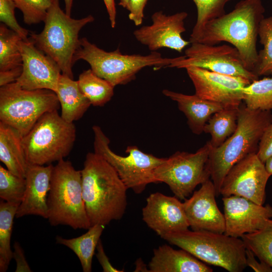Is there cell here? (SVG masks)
I'll return each instance as SVG.
<instances>
[{
	"instance_id": "obj_34",
	"label": "cell",
	"mask_w": 272,
	"mask_h": 272,
	"mask_svg": "<svg viewBox=\"0 0 272 272\" xmlns=\"http://www.w3.org/2000/svg\"><path fill=\"white\" fill-rule=\"evenodd\" d=\"M26 186L25 178L19 177L0 166V197L3 200L20 204Z\"/></svg>"
},
{
	"instance_id": "obj_40",
	"label": "cell",
	"mask_w": 272,
	"mask_h": 272,
	"mask_svg": "<svg viewBox=\"0 0 272 272\" xmlns=\"http://www.w3.org/2000/svg\"><path fill=\"white\" fill-rule=\"evenodd\" d=\"M97 252L96 254L97 258L100 263L103 271L104 272H122L123 270H120L115 268L110 262L109 259L106 254L103 246L100 239L97 246Z\"/></svg>"
},
{
	"instance_id": "obj_37",
	"label": "cell",
	"mask_w": 272,
	"mask_h": 272,
	"mask_svg": "<svg viewBox=\"0 0 272 272\" xmlns=\"http://www.w3.org/2000/svg\"><path fill=\"white\" fill-rule=\"evenodd\" d=\"M256 154L263 163L272 157V123L268 125L263 132Z\"/></svg>"
},
{
	"instance_id": "obj_20",
	"label": "cell",
	"mask_w": 272,
	"mask_h": 272,
	"mask_svg": "<svg viewBox=\"0 0 272 272\" xmlns=\"http://www.w3.org/2000/svg\"><path fill=\"white\" fill-rule=\"evenodd\" d=\"M54 166L29 164L25 177L26 189L16 218L28 215L48 219L47 197Z\"/></svg>"
},
{
	"instance_id": "obj_10",
	"label": "cell",
	"mask_w": 272,
	"mask_h": 272,
	"mask_svg": "<svg viewBox=\"0 0 272 272\" xmlns=\"http://www.w3.org/2000/svg\"><path fill=\"white\" fill-rule=\"evenodd\" d=\"M92 129L94 152L112 166L127 189L141 194L149 184L157 183L154 171L165 158L146 153L135 146L127 147L125 152L127 155H117L110 148V140L101 128L94 125Z\"/></svg>"
},
{
	"instance_id": "obj_39",
	"label": "cell",
	"mask_w": 272,
	"mask_h": 272,
	"mask_svg": "<svg viewBox=\"0 0 272 272\" xmlns=\"http://www.w3.org/2000/svg\"><path fill=\"white\" fill-rule=\"evenodd\" d=\"M13 258L16 261L17 266L16 272L32 271L24 255V250L20 244L16 242L14 245Z\"/></svg>"
},
{
	"instance_id": "obj_13",
	"label": "cell",
	"mask_w": 272,
	"mask_h": 272,
	"mask_svg": "<svg viewBox=\"0 0 272 272\" xmlns=\"http://www.w3.org/2000/svg\"><path fill=\"white\" fill-rule=\"evenodd\" d=\"M270 176L256 153H251L228 171L223 181L220 194L223 197L240 196L263 205L266 185Z\"/></svg>"
},
{
	"instance_id": "obj_29",
	"label": "cell",
	"mask_w": 272,
	"mask_h": 272,
	"mask_svg": "<svg viewBox=\"0 0 272 272\" xmlns=\"http://www.w3.org/2000/svg\"><path fill=\"white\" fill-rule=\"evenodd\" d=\"M22 38L3 23L0 25V71L22 66L19 44Z\"/></svg>"
},
{
	"instance_id": "obj_16",
	"label": "cell",
	"mask_w": 272,
	"mask_h": 272,
	"mask_svg": "<svg viewBox=\"0 0 272 272\" xmlns=\"http://www.w3.org/2000/svg\"><path fill=\"white\" fill-rule=\"evenodd\" d=\"M187 16L185 12L171 15L156 12L152 16V24L136 29L133 35L151 51L166 47L181 52L190 43L182 37L186 31L184 20Z\"/></svg>"
},
{
	"instance_id": "obj_42",
	"label": "cell",
	"mask_w": 272,
	"mask_h": 272,
	"mask_svg": "<svg viewBox=\"0 0 272 272\" xmlns=\"http://www.w3.org/2000/svg\"><path fill=\"white\" fill-rule=\"evenodd\" d=\"M22 66L0 71V87L15 82L22 73Z\"/></svg>"
},
{
	"instance_id": "obj_6",
	"label": "cell",
	"mask_w": 272,
	"mask_h": 272,
	"mask_svg": "<svg viewBox=\"0 0 272 272\" xmlns=\"http://www.w3.org/2000/svg\"><path fill=\"white\" fill-rule=\"evenodd\" d=\"M94 20L91 15L80 19L72 18L61 9L59 0H54L44 21L43 30L39 34L31 33L30 39L57 63L62 74L73 79L72 67L80 45L79 32Z\"/></svg>"
},
{
	"instance_id": "obj_1",
	"label": "cell",
	"mask_w": 272,
	"mask_h": 272,
	"mask_svg": "<svg viewBox=\"0 0 272 272\" xmlns=\"http://www.w3.org/2000/svg\"><path fill=\"white\" fill-rule=\"evenodd\" d=\"M81 173L83 197L91 226L121 219L127 205L128 189L112 166L100 155L89 152Z\"/></svg>"
},
{
	"instance_id": "obj_19",
	"label": "cell",
	"mask_w": 272,
	"mask_h": 272,
	"mask_svg": "<svg viewBox=\"0 0 272 272\" xmlns=\"http://www.w3.org/2000/svg\"><path fill=\"white\" fill-rule=\"evenodd\" d=\"M214 185L209 179L183 202L189 227L192 230L224 233L225 218L218 207Z\"/></svg>"
},
{
	"instance_id": "obj_36",
	"label": "cell",
	"mask_w": 272,
	"mask_h": 272,
	"mask_svg": "<svg viewBox=\"0 0 272 272\" xmlns=\"http://www.w3.org/2000/svg\"><path fill=\"white\" fill-rule=\"evenodd\" d=\"M16 5L13 0H0V21L18 33L24 40L28 39V31L18 23L15 15Z\"/></svg>"
},
{
	"instance_id": "obj_30",
	"label": "cell",
	"mask_w": 272,
	"mask_h": 272,
	"mask_svg": "<svg viewBox=\"0 0 272 272\" xmlns=\"http://www.w3.org/2000/svg\"><path fill=\"white\" fill-rule=\"evenodd\" d=\"M241 238L259 260L272 267V220H268L257 231L244 234Z\"/></svg>"
},
{
	"instance_id": "obj_32",
	"label": "cell",
	"mask_w": 272,
	"mask_h": 272,
	"mask_svg": "<svg viewBox=\"0 0 272 272\" xmlns=\"http://www.w3.org/2000/svg\"><path fill=\"white\" fill-rule=\"evenodd\" d=\"M197 9V19L190 35V43L199 39L206 25L225 13V7L231 0H192Z\"/></svg>"
},
{
	"instance_id": "obj_28",
	"label": "cell",
	"mask_w": 272,
	"mask_h": 272,
	"mask_svg": "<svg viewBox=\"0 0 272 272\" xmlns=\"http://www.w3.org/2000/svg\"><path fill=\"white\" fill-rule=\"evenodd\" d=\"M20 203L0 202V271L6 272L13 257L11 239L14 217Z\"/></svg>"
},
{
	"instance_id": "obj_26",
	"label": "cell",
	"mask_w": 272,
	"mask_h": 272,
	"mask_svg": "<svg viewBox=\"0 0 272 272\" xmlns=\"http://www.w3.org/2000/svg\"><path fill=\"white\" fill-rule=\"evenodd\" d=\"M238 108H223L213 114L208 120L203 132L211 135L209 142L213 148L219 147L235 131Z\"/></svg>"
},
{
	"instance_id": "obj_17",
	"label": "cell",
	"mask_w": 272,
	"mask_h": 272,
	"mask_svg": "<svg viewBox=\"0 0 272 272\" xmlns=\"http://www.w3.org/2000/svg\"><path fill=\"white\" fill-rule=\"evenodd\" d=\"M224 234L241 238L255 232L272 218V207L257 204L245 197L232 195L223 197Z\"/></svg>"
},
{
	"instance_id": "obj_9",
	"label": "cell",
	"mask_w": 272,
	"mask_h": 272,
	"mask_svg": "<svg viewBox=\"0 0 272 272\" xmlns=\"http://www.w3.org/2000/svg\"><path fill=\"white\" fill-rule=\"evenodd\" d=\"M60 107L55 92L50 90H26L16 82L0 87V121L22 137L44 114Z\"/></svg>"
},
{
	"instance_id": "obj_5",
	"label": "cell",
	"mask_w": 272,
	"mask_h": 272,
	"mask_svg": "<svg viewBox=\"0 0 272 272\" xmlns=\"http://www.w3.org/2000/svg\"><path fill=\"white\" fill-rule=\"evenodd\" d=\"M160 237L200 260L229 272H242L247 266L246 247L241 238L224 233L188 229Z\"/></svg>"
},
{
	"instance_id": "obj_31",
	"label": "cell",
	"mask_w": 272,
	"mask_h": 272,
	"mask_svg": "<svg viewBox=\"0 0 272 272\" xmlns=\"http://www.w3.org/2000/svg\"><path fill=\"white\" fill-rule=\"evenodd\" d=\"M245 106L252 110H272V77L256 80L243 89Z\"/></svg>"
},
{
	"instance_id": "obj_24",
	"label": "cell",
	"mask_w": 272,
	"mask_h": 272,
	"mask_svg": "<svg viewBox=\"0 0 272 272\" xmlns=\"http://www.w3.org/2000/svg\"><path fill=\"white\" fill-rule=\"evenodd\" d=\"M61 107V116L68 122L80 119L91 105L80 90L78 81L61 74L55 92Z\"/></svg>"
},
{
	"instance_id": "obj_4",
	"label": "cell",
	"mask_w": 272,
	"mask_h": 272,
	"mask_svg": "<svg viewBox=\"0 0 272 272\" xmlns=\"http://www.w3.org/2000/svg\"><path fill=\"white\" fill-rule=\"evenodd\" d=\"M48 220L53 226L65 225L76 230L91 224L83 197L81 170L61 159L54 166L47 197Z\"/></svg>"
},
{
	"instance_id": "obj_8",
	"label": "cell",
	"mask_w": 272,
	"mask_h": 272,
	"mask_svg": "<svg viewBox=\"0 0 272 272\" xmlns=\"http://www.w3.org/2000/svg\"><path fill=\"white\" fill-rule=\"evenodd\" d=\"M76 138V128L57 110L44 114L22 137L29 164L44 165L63 159L70 153Z\"/></svg>"
},
{
	"instance_id": "obj_23",
	"label": "cell",
	"mask_w": 272,
	"mask_h": 272,
	"mask_svg": "<svg viewBox=\"0 0 272 272\" xmlns=\"http://www.w3.org/2000/svg\"><path fill=\"white\" fill-rule=\"evenodd\" d=\"M0 160L10 172L26 177L29 165L22 143V137L14 128L0 121Z\"/></svg>"
},
{
	"instance_id": "obj_15",
	"label": "cell",
	"mask_w": 272,
	"mask_h": 272,
	"mask_svg": "<svg viewBox=\"0 0 272 272\" xmlns=\"http://www.w3.org/2000/svg\"><path fill=\"white\" fill-rule=\"evenodd\" d=\"M19 47L23 70L16 82L24 89H47L56 92L61 75L57 63L31 39H22Z\"/></svg>"
},
{
	"instance_id": "obj_35",
	"label": "cell",
	"mask_w": 272,
	"mask_h": 272,
	"mask_svg": "<svg viewBox=\"0 0 272 272\" xmlns=\"http://www.w3.org/2000/svg\"><path fill=\"white\" fill-rule=\"evenodd\" d=\"M22 13L24 22L28 25L44 21L54 0H13Z\"/></svg>"
},
{
	"instance_id": "obj_22",
	"label": "cell",
	"mask_w": 272,
	"mask_h": 272,
	"mask_svg": "<svg viewBox=\"0 0 272 272\" xmlns=\"http://www.w3.org/2000/svg\"><path fill=\"white\" fill-rule=\"evenodd\" d=\"M163 94L177 102L179 109L185 115L187 124L195 134L203 132L210 117L224 107L221 104L201 98L196 94L187 95L164 89Z\"/></svg>"
},
{
	"instance_id": "obj_46",
	"label": "cell",
	"mask_w": 272,
	"mask_h": 272,
	"mask_svg": "<svg viewBox=\"0 0 272 272\" xmlns=\"http://www.w3.org/2000/svg\"><path fill=\"white\" fill-rule=\"evenodd\" d=\"M265 168L268 172V173L271 175H272V157L269 158L265 162Z\"/></svg>"
},
{
	"instance_id": "obj_33",
	"label": "cell",
	"mask_w": 272,
	"mask_h": 272,
	"mask_svg": "<svg viewBox=\"0 0 272 272\" xmlns=\"http://www.w3.org/2000/svg\"><path fill=\"white\" fill-rule=\"evenodd\" d=\"M258 36L263 48L258 52L257 62L252 72L258 77L272 75V17L262 20Z\"/></svg>"
},
{
	"instance_id": "obj_7",
	"label": "cell",
	"mask_w": 272,
	"mask_h": 272,
	"mask_svg": "<svg viewBox=\"0 0 272 272\" xmlns=\"http://www.w3.org/2000/svg\"><path fill=\"white\" fill-rule=\"evenodd\" d=\"M178 57H163L161 53L156 51H152L146 55L124 54L119 49L107 52L90 42L86 38H82L80 39L74 61H86L95 74L115 87L131 82L144 67L154 66L159 69L169 67Z\"/></svg>"
},
{
	"instance_id": "obj_44",
	"label": "cell",
	"mask_w": 272,
	"mask_h": 272,
	"mask_svg": "<svg viewBox=\"0 0 272 272\" xmlns=\"http://www.w3.org/2000/svg\"><path fill=\"white\" fill-rule=\"evenodd\" d=\"M135 271H149V270L146 268V266L141 258L139 259L136 261V268Z\"/></svg>"
},
{
	"instance_id": "obj_27",
	"label": "cell",
	"mask_w": 272,
	"mask_h": 272,
	"mask_svg": "<svg viewBox=\"0 0 272 272\" xmlns=\"http://www.w3.org/2000/svg\"><path fill=\"white\" fill-rule=\"evenodd\" d=\"M78 82L82 92L94 106H104L113 96L115 87L91 69L83 71Z\"/></svg>"
},
{
	"instance_id": "obj_12",
	"label": "cell",
	"mask_w": 272,
	"mask_h": 272,
	"mask_svg": "<svg viewBox=\"0 0 272 272\" xmlns=\"http://www.w3.org/2000/svg\"><path fill=\"white\" fill-rule=\"evenodd\" d=\"M191 43V46L185 49V55L178 56L169 67L186 69L195 66L220 74L243 77L251 82L258 79V77L245 67L238 51L234 46Z\"/></svg>"
},
{
	"instance_id": "obj_3",
	"label": "cell",
	"mask_w": 272,
	"mask_h": 272,
	"mask_svg": "<svg viewBox=\"0 0 272 272\" xmlns=\"http://www.w3.org/2000/svg\"><path fill=\"white\" fill-rule=\"evenodd\" d=\"M271 123L270 111L240 105L235 131L219 147L212 148L209 154L208 166L217 196L230 169L248 155L256 153L263 133Z\"/></svg>"
},
{
	"instance_id": "obj_25",
	"label": "cell",
	"mask_w": 272,
	"mask_h": 272,
	"mask_svg": "<svg viewBox=\"0 0 272 272\" xmlns=\"http://www.w3.org/2000/svg\"><path fill=\"white\" fill-rule=\"evenodd\" d=\"M104 227V225L96 224L91 226L86 233L76 238L66 239L57 236L56 242L67 247L76 254L84 272H91L93 257Z\"/></svg>"
},
{
	"instance_id": "obj_45",
	"label": "cell",
	"mask_w": 272,
	"mask_h": 272,
	"mask_svg": "<svg viewBox=\"0 0 272 272\" xmlns=\"http://www.w3.org/2000/svg\"><path fill=\"white\" fill-rule=\"evenodd\" d=\"M65 3V13L71 16L73 0H64Z\"/></svg>"
},
{
	"instance_id": "obj_18",
	"label": "cell",
	"mask_w": 272,
	"mask_h": 272,
	"mask_svg": "<svg viewBox=\"0 0 272 272\" xmlns=\"http://www.w3.org/2000/svg\"><path fill=\"white\" fill-rule=\"evenodd\" d=\"M143 220L160 236L184 231L189 227L183 202L160 192L151 194L142 209Z\"/></svg>"
},
{
	"instance_id": "obj_2",
	"label": "cell",
	"mask_w": 272,
	"mask_h": 272,
	"mask_svg": "<svg viewBox=\"0 0 272 272\" xmlns=\"http://www.w3.org/2000/svg\"><path fill=\"white\" fill-rule=\"evenodd\" d=\"M264 12L261 0L240 1L230 13L209 22L196 42L231 44L238 51L245 67L252 72L257 60V38Z\"/></svg>"
},
{
	"instance_id": "obj_21",
	"label": "cell",
	"mask_w": 272,
	"mask_h": 272,
	"mask_svg": "<svg viewBox=\"0 0 272 272\" xmlns=\"http://www.w3.org/2000/svg\"><path fill=\"white\" fill-rule=\"evenodd\" d=\"M150 272H212L213 269L184 249L164 244L154 249Z\"/></svg>"
},
{
	"instance_id": "obj_11",
	"label": "cell",
	"mask_w": 272,
	"mask_h": 272,
	"mask_svg": "<svg viewBox=\"0 0 272 272\" xmlns=\"http://www.w3.org/2000/svg\"><path fill=\"white\" fill-rule=\"evenodd\" d=\"M212 146L208 142L195 153L176 152L154 171L157 183H166L180 199H185L195 187L211 178L208 159Z\"/></svg>"
},
{
	"instance_id": "obj_43",
	"label": "cell",
	"mask_w": 272,
	"mask_h": 272,
	"mask_svg": "<svg viewBox=\"0 0 272 272\" xmlns=\"http://www.w3.org/2000/svg\"><path fill=\"white\" fill-rule=\"evenodd\" d=\"M108 13L112 28L115 27L116 23V10L114 0H103Z\"/></svg>"
},
{
	"instance_id": "obj_41",
	"label": "cell",
	"mask_w": 272,
	"mask_h": 272,
	"mask_svg": "<svg viewBox=\"0 0 272 272\" xmlns=\"http://www.w3.org/2000/svg\"><path fill=\"white\" fill-rule=\"evenodd\" d=\"M247 266L250 267L255 272H271L272 267L260 261L258 262L254 253L248 248L246 249Z\"/></svg>"
},
{
	"instance_id": "obj_14",
	"label": "cell",
	"mask_w": 272,
	"mask_h": 272,
	"mask_svg": "<svg viewBox=\"0 0 272 272\" xmlns=\"http://www.w3.org/2000/svg\"><path fill=\"white\" fill-rule=\"evenodd\" d=\"M195 89L202 99L222 105L224 108H238L243 100V89L251 82L232 76L190 66L185 69Z\"/></svg>"
},
{
	"instance_id": "obj_47",
	"label": "cell",
	"mask_w": 272,
	"mask_h": 272,
	"mask_svg": "<svg viewBox=\"0 0 272 272\" xmlns=\"http://www.w3.org/2000/svg\"><path fill=\"white\" fill-rule=\"evenodd\" d=\"M119 5L128 10V0H120Z\"/></svg>"
},
{
	"instance_id": "obj_38",
	"label": "cell",
	"mask_w": 272,
	"mask_h": 272,
	"mask_svg": "<svg viewBox=\"0 0 272 272\" xmlns=\"http://www.w3.org/2000/svg\"><path fill=\"white\" fill-rule=\"evenodd\" d=\"M148 0H128V17L135 25L142 24L144 18V9Z\"/></svg>"
}]
</instances>
